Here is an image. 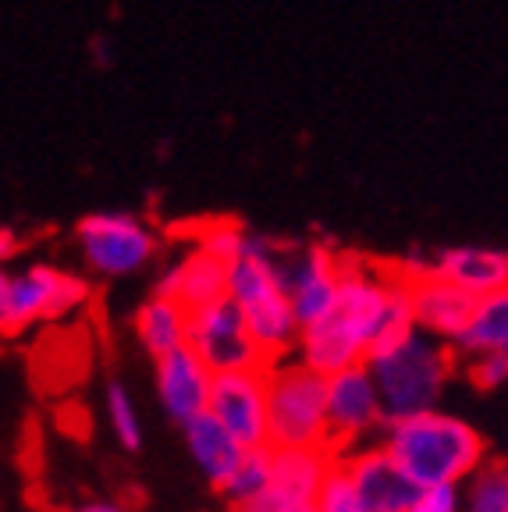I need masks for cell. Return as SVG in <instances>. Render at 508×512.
Returning a JSON list of instances; mask_svg holds the SVG:
<instances>
[{"label": "cell", "instance_id": "obj_1", "mask_svg": "<svg viewBox=\"0 0 508 512\" xmlns=\"http://www.w3.org/2000/svg\"><path fill=\"white\" fill-rule=\"evenodd\" d=\"M381 445L420 488H462L491 459L484 434L445 409L395 420L381 431Z\"/></svg>", "mask_w": 508, "mask_h": 512}, {"label": "cell", "instance_id": "obj_2", "mask_svg": "<svg viewBox=\"0 0 508 512\" xmlns=\"http://www.w3.org/2000/svg\"><path fill=\"white\" fill-rule=\"evenodd\" d=\"M235 303L246 313V324L260 345L267 367L285 363L292 352H299L302 324L295 317V306L288 299V288L274 264V239L249 235V246L231 264V292Z\"/></svg>", "mask_w": 508, "mask_h": 512}, {"label": "cell", "instance_id": "obj_3", "mask_svg": "<svg viewBox=\"0 0 508 512\" xmlns=\"http://www.w3.org/2000/svg\"><path fill=\"white\" fill-rule=\"evenodd\" d=\"M455 363H459V352L448 342L423 335L420 328L409 338H402L395 349L377 352L366 367H370L377 388H381L388 424L437 409L455 374Z\"/></svg>", "mask_w": 508, "mask_h": 512}, {"label": "cell", "instance_id": "obj_4", "mask_svg": "<svg viewBox=\"0 0 508 512\" xmlns=\"http://www.w3.org/2000/svg\"><path fill=\"white\" fill-rule=\"evenodd\" d=\"M89 303V281L57 264H25L0 274V328L8 338L54 324Z\"/></svg>", "mask_w": 508, "mask_h": 512}, {"label": "cell", "instance_id": "obj_5", "mask_svg": "<svg viewBox=\"0 0 508 512\" xmlns=\"http://www.w3.org/2000/svg\"><path fill=\"white\" fill-rule=\"evenodd\" d=\"M270 448H331L327 377L302 360L270 367Z\"/></svg>", "mask_w": 508, "mask_h": 512}, {"label": "cell", "instance_id": "obj_6", "mask_svg": "<svg viewBox=\"0 0 508 512\" xmlns=\"http://www.w3.org/2000/svg\"><path fill=\"white\" fill-rule=\"evenodd\" d=\"M82 264L96 278H128L157 256V235L128 210H96L75 224Z\"/></svg>", "mask_w": 508, "mask_h": 512}, {"label": "cell", "instance_id": "obj_7", "mask_svg": "<svg viewBox=\"0 0 508 512\" xmlns=\"http://www.w3.org/2000/svg\"><path fill=\"white\" fill-rule=\"evenodd\" d=\"M274 264H278V274L285 281L288 299H292L302 328H310V324L331 313L338 288H342V253H334L320 242L274 239Z\"/></svg>", "mask_w": 508, "mask_h": 512}, {"label": "cell", "instance_id": "obj_8", "mask_svg": "<svg viewBox=\"0 0 508 512\" xmlns=\"http://www.w3.org/2000/svg\"><path fill=\"white\" fill-rule=\"evenodd\" d=\"M189 349L196 352L214 374L267 367L260 345H256L253 331H249V324H246V313H242V306L231 296L207 306V310L192 313Z\"/></svg>", "mask_w": 508, "mask_h": 512}, {"label": "cell", "instance_id": "obj_9", "mask_svg": "<svg viewBox=\"0 0 508 512\" xmlns=\"http://www.w3.org/2000/svg\"><path fill=\"white\" fill-rule=\"evenodd\" d=\"M327 424H331L334 456L363 448V438L388 427L381 388H377L370 367H352L327 377Z\"/></svg>", "mask_w": 508, "mask_h": 512}, {"label": "cell", "instance_id": "obj_10", "mask_svg": "<svg viewBox=\"0 0 508 512\" xmlns=\"http://www.w3.org/2000/svg\"><path fill=\"white\" fill-rule=\"evenodd\" d=\"M402 274H405V285H409V303H413L416 328L455 349L459 338L469 331V324H473V317H477L480 299H473L455 281L434 274L423 260L402 264Z\"/></svg>", "mask_w": 508, "mask_h": 512}, {"label": "cell", "instance_id": "obj_11", "mask_svg": "<svg viewBox=\"0 0 508 512\" xmlns=\"http://www.w3.org/2000/svg\"><path fill=\"white\" fill-rule=\"evenodd\" d=\"M207 413L246 448L270 445V367L214 374Z\"/></svg>", "mask_w": 508, "mask_h": 512}, {"label": "cell", "instance_id": "obj_12", "mask_svg": "<svg viewBox=\"0 0 508 512\" xmlns=\"http://www.w3.org/2000/svg\"><path fill=\"white\" fill-rule=\"evenodd\" d=\"M349 470L352 484L363 495L366 509L370 512H409L420 498V484H416L402 466L391 459L388 448L377 441V445L352 448L345 456H338Z\"/></svg>", "mask_w": 508, "mask_h": 512}, {"label": "cell", "instance_id": "obj_13", "mask_svg": "<svg viewBox=\"0 0 508 512\" xmlns=\"http://www.w3.org/2000/svg\"><path fill=\"white\" fill-rule=\"evenodd\" d=\"M153 377H157L160 409L167 413L171 424L185 427L210 409L214 370L199 360L189 345L171 352V356H164V360H153Z\"/></svg>", "mask_w": 508, "mask_h": 512}, {"label": "cell", "instance_id": "obj_14", "mask_svg": "<svg viewBox=\"0 0 508 512\" xmlns=\"http://www.w3.org/2000/svg\"><path fill=\"white\" fill-rule=\"evenodd\" d=\"M153 292L175 299V303L185 306L189 313H199V310H207V306L221 303V299H228L231 267L224 264V260H217L214 253H207V249L192 246L164 267V274H160Z\"/></svg>", "mask_w": 508, "mask_h": 512}, {"label": "cell", "instance_id": "obj_15", "mask_svg": "<svg viewBox=\"0 0 508 512\" xmlns=\"http://www.w3.org/2000/svg\"><path fill=\"white\" fill-rule=\"evenodd\" d=\"M423 264L441 278L466 288L473 299H487L508 288V249L494 246H448Z\"/></svg>", "mask_w": 508, "mask_h": 512}, {"label": "cell", "instance_id": "obj_16", "mask_svg": "<svg viewBox=\"0 0 508 512\" xmlns=\"http://www.w3.org/2000/svg\"><path fill=\"white\" fill-rule=\"evenodd\" d=\"M182 434H185V448L192 452V463L199 466V473H203L217 491H224V484L235 477V470L242 466L249 448L210 413L196 416L192 424H185Z\"/></svg>", "mask_w": 508, "mask_h": 512}, {"label": "cell", "instance_id": "obj_17", "mask_svg": "<svg viewBox=\"0 0 508 512\" xmlns=\"http://www.w3.org/2000/svg\"><path fill=\"white\" fill-rule=\"evenodd\" d=\"M189 324L192 313L178 306L175 299L157 296V292L135 310V338L153 360H164L171 352L185 349L189 345Z\"/></svg>", "mask_w": 508, "mask_h": 512}, {"label": "cell", "instance_id": "obj_18", "mask_svg": "<svg viewBox=\"0 0 508 512\" xmlns=\"http://www.w3.org/2000/svg\"><path fill=\"white\" fill-rule=\"evenodd\" d=\"M455 352H459V356H480V352L508 356V288L480 299L477 317H473L466 335L459 338Z\"/></svg>", "mask_w": 508, "mask_h": 512}, {"label": "cell", "instance_id": "obj_19", "mask_svg": "<svg viewBox=\"0 0 508 512\" xmlns=\"http://www.w3.org/2000/svg\"><path fill=\"white\" fill-rule=\"evenodd\" d=\"M462 512H508V463L487 459L462 484Z\"/></svg>", "mask_w": 508, "mask_h": 512}, {"label": "cell", "instance_id": "obj_20", "mask_svg": "<svg viewBox=\"0 0 508 512\" xmlns=\"http://www.w3.org/2000/svg\"><path fill=\"white\" fill-rule=\"evenodd\" d=\"M270 473H274V448L263 445V448H249L242 466L235 470V477L224 484V502L228 505H242L249 498H256L260 491H267L270 484Z\"/></svg>", "mask_w": 508, "mask_h": 512}, {"label": "cell", "instance_id": "obj_21", "mask_svg": "<svg viewBox=\"0 0 508 512\" xmlns=\"http://www.w3.org/2000/svg\"><path fill=\"white\" fill-rule=\"evenodd\" d=\"M107 424H111L114 438L125 452L143 448V420H139V409H135V399L128 395L125 381H118V377L107 381Z\"/></svg>", "mask_w": 508, "mask_h": 512}, {"label": "cell", "instance_id": "obj_22", "mask_svg": "<svg viewBox=\"0 0 508 512\" xmlns=\"http://www.w3.org/2000/svg\"><path fill=\"white\" fill-rule=\"evenodd\" d=\"M249 228L239 221H210L207 228H199L196 232V246L207 249V253H214L217 260H224V264H235L239 260V253L249 246Z\"/></svg>", "mask_w": 508, "mask_h": 512}, {"label": "cell", "instance_id": "obj_23", "mask_svg": "<svg viewBox=\"0 0 508 512\" xmlns=\"http://www.w3.org/2000/svg\"><path fill=\"white\" fill-rule=\"evenodd\" d=\"M313 505H317V512H370L363 502V495L356 491V484H352L342 459H334L331 473H327L324 488H320V495Z\"/></svg>", "mask_w": 508, "mask_h": 512}, {"label": "cell", "instance_id": "obj_24", "mask_svg": "<svg viewBox=\"0 0 508 512\" xmlns=\"http://www.w3.org/2000/svg\"><path fill=\"white\" fill-rule=\"evenodd\" d=\"M466 381L477 392H501L508 384V356H494V352H480V356H459Z\"/></svg>", "mask_w": 508, "mask_h": 512}, {"label": "cell", "instance_id": "obj_25", "mask_svg": "<svg viewBox=\"0 0 508 512\" xmlns=\"http://www.w3.org/2000/svg\"><path fill=\"white\" fill-rule=\"evenodd\" d=\"M409 512H462V488H423Z\"/></svg>", "mask_w": 508, "mask_h": 512}, {"label": "cell", "instance_id": "obj_26", "mask_svg": "<svg viewBox=\"0 0 508 512\" xmlns=\"http://www.w3.org/2000/svg\"><path fill=\"white\" fill-rule=\"evenodd\" d=\"M57 512H128V509L118 502H79V505H64Z\"/></svg>", "mask_w": 508, "mask_h": 512}, {"label": "cell", "instance_id": "obj_27", "mask_svg": "<svg viewBox=\"0 0 508 512\" xmlns=\"http://www.w3.org/2000/svg\"><path fill=\"white\" fill-rule=\"evenodd\" d=\"M15 253H18V235H15V228H11V224H4V228H0V256H4V260H11Z\"/></svg>", "mask_w": 508, "mask_h": 512}, {"label": "cell", "instance_id": "obj_28", "mask_svg": "<svg viewBox=\"0 0 508 512\" xmlns=\"http://www.w3.org/2000/svg\"><path fill=\"white\" fill-rule=\"evenodd\" d=\"M292 512H317V505H299V509H292Z\"/></svg>", "mask_w": 508, "mask_h": 512}]
</instances>
